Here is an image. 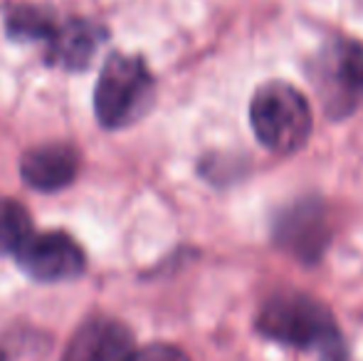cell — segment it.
I'll return each instance as SVG.
<instances>
[{
    "label": "cell",
    "instance_id": "cell-1",
    "mask_svg": "<svg viewBox=\"0 0 363 361\" xmlns=\"http://www.w3.org/2000/svg\"><path fill=\"white\" fill-rule=\"evenodd\" d=\"M257 327L264 337L299 349H324L331 361L341 357V334L331 312L309 294H279L262 307Z\"/></svg>",
    "mask_w": 363,
    "mask_h": 361
},
{
    "label": "cell",
    "instance_id": "cell-2",
    "mask_svg": "<svg viewBox=\"0 0 363 361\" xmlns=\"http://www.w3.org/2000/svg\"><path fill=\"white\" fill-rule=\"evenodd\" d=\"M311 106L296 87L287 82H267L250 104V124L259 144L274 154H294L311 134Z\"/></svg>",
    "mask_w": 363,
    "mask_h": 361
},
{
    "label": "cell",
    "instance_id": "cell-3",
    "mask_svg": "<svg viewBox=\"0 0 363 361\" xmlns=\"http://www.w3.org/2000/svg\"><path fill=\"white\" fill-rule=\"evenodd\" d=\"M153 101V77L146 62L134 55L106 57L94 89V111L104 129L134 124Z\"/></svg>",
    "mask_w": 363,
    "mask_h": 361
},
{
    "label": "cell",
    "instance_id": "cell-4",
    "mask_svg": "<svg viewBox=\"0 0 363 361\" xmlns=\"http://www.w3.org/2000/svg\"><path fill=\"white\" fill-rule=\"evenodd\" d=\"M314 87L324 109L334 119H344L363 104V45L336 40L321 50L314 62Z\"/></svg>",
    "mask_w": 363,
    "mask_h": 361
},
{
    "label": "cell",
    "instance_id": "cell-5",
    "mask_svg": "<svg viewBox=\"0 0 363 361\" xmlns=\"http://www.w3.org/2000/svg\"><path fill=\"white\" fill-rule=\"evenodd\" d=\"M20 270L35 282H62L84 272L86 257L79 243L62 231L33 233L15 252Z\"/></svg>",
    "mask_w": 363,
    "mask_h": 361
},
{
    "label": "cell",
    "instance_id": "cell-6",
    "mask_svg": "<svg viewBox=\"0 0 363 361\" xmlns=\"http://www.w3.org/2000/svg\"><path fill=\"white\" fill-rule=\"evenodd\" d=\"M277 243L304 262H314L329 245V218L316 201H301L282 213L274 228Z\"/></svg>",
    "mask_w": 363,
    "mask_h": 361
},
{
    "label": "cell",
    "instance_id": "cell-7",
    "mask_svg": "<svg viewBox=\"0 0 363 361\" xmlns=\"http://www.w3.org/2000/svg\"><path fill=\"white\" fill-rule=\"evenodd\" d=\"M134 337L129 327L109 317L86 319L72 334L62 361H129Z\"/></svg>",
    "mask_w": 363,
    "mask_h": 361
},
{
    "label": "cell",
    "instance_id": "cell-8",
    "mask_svg": "<svg viewBox=\"0 0 363 361\" xmlns=\"http://www.w3.org/2000/svg\"><path fill=\"white\" fill-rule=\"evenodd\" d=\"M20 174L35 191H62L79 174V151L69 144L35 146L20 161Z\"/></svg>",
    "mask_w": 363,
    "mask_h": 361
},
{
    "label": "cell",
    "instance_id": "cell-9",
    "mask_svg": "<svg viewBox=\"0 0 363 361\" xmlns=\"http://www.w3.org/2000/svg\"><path fill=\"white\" fill-rule=\"evenodd\" d=\"M104 40L106 30L99 23L82 18L65 20L45 45V60L48 65H57L65 70H84Z\"/></svg>",
    "mask_w": 363,
    "mask_h": 361
},
{
    "label": "cell",
    "instance_id": "cell-10",
    "mask_svg": "<svg viewBox=\"0 0 363 361\" xmlns=\"http://www.w3.org/2000/svg\"><path fill=\"white\" fill-rule=\"evenodd\" d=\"M60 25L55 10L43 5H13L5 13V33L18 43H43L48 45Z\"/></svg>",
    "mask_w": 363,
    "mask_h": 361
},
{
    "label": "cell",
    "instance_id": "cell-11",
    "mask_svg": "<svg viewBox=\"0 0 363 361\" xmlns=\"http://www.w3.org/2000/svg\"><path fill=\"white\" fill-rule=\"evenodd\" d=\"M30 235V213L18 201L0 198V255H15Z\"/></svg>",
    "mask_w": 363,
    "mask_h": 361
},
{
    "label": "cell",
    "instance_id": "cell-12",
    "mask_svg": "<svg viewBox=\"0 0 363 361\" xmlns=\"http://www.w3.org/2000/svg\"><path fill=\"white\" fill-rule=\"evenodd\" d=\"M129 361H191V359L178 347H171V344H151V347H144L131 354Z\"/></svg>",
    "mask_w": 363,
    "mask_h": 361
},
{
    "label": "cell",
    "instance_id": "cell-13",
    "mask_svg": "<svg viewBox=\"0 0 363 361\" xmlns=\"http://www.w3.org/2000/svg\"><path fill=\"white\" fill-rule=\"evenodd\" d=\"M0 361H5V357H3V352H0Z\"/></svg>",
    "mask_w": 363,
    "mask_h": 361
}]
</instances>
